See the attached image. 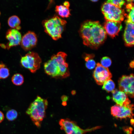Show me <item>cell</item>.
Instances as JSON below:
<instances>
[{"mask_svg": "<svg viewBox=\"0 0 134 134\" xmlns=\"http://www.w3.org/2000/svg\"><path fill=\"white\" fill-rule=\"evenodd\" d=\"M80 33L83 44L92 49H97L107 36L103 27L98 21H85L81 25Z\"/></svg>", "mask_w": 134, "mask_h": 134, "instance_id": "6da1fadb", "label": "cell"}, {"mask_svg": "<svg viewBox=\"0 0 134 134\" xmlns=\"http://www.w3.org/2000/svg\"><path fill=\"white\" fill-rule=\"evenodd\" d=\"M48 104L47 100L37 96L26 111V113L38 127H40L41 122L45 117Z\"/></svg>", "mask_w": 134, "mask_h": 134, "instance_id": "7a4b0ae2", "label": "cell"}, {"mask_svg": "<svg viewBox=\"0 0 134 134\" xmlns=\"http://www.w3.org/2000/svg\"><path fill=\"white\" fill-rule=\"evenodd\" d=\"M66 23V21L57 16H54L43 22L45 32L55 40L61 37Z\"/></svg>", "mask_w": 134, "mask_h": 134, "instance_id": "3957f363", "label": "cell"}, {"mask_svg": "<svg viewBox=\"0 0 134 134\" xmlns=\"http://www.w3.org/2000/svg\"><path fill=\"white\" fill-rule=\"evenodd\" d=\"M101 10L106 21L121 22L127 14L124 10L106 2L102 5Z\"/></svg>", "mask_w": 134, "mask_h": 134, "instance_id": "277c9868", "label": "cell"}, {"mask_svg": "<svg viewBox=\"0 0 134 134\" xmlns=\"http://www.w3.org/2000/svg\"><path fill=\"white\" fill-rule=\"evenodd\" d=\"M61 129L64 130L66 134H84L100 128L97 126L90 129H83L79 127L76 123L68 118L62 119L59 121Z\"/></svg>", "mask_w": 134, "mask_h": 134, "instance_id": "5b68a950", "label": "cell"}, {"mask_svg": "<svg viewBox=\"0 0 134 134\" xmlns=\"http://www.w3.org/2000/svg\"><path fill=\"white\" fill-rule=\"evenodd\" d=\"M20 62L24 67L29 69L32 73H34L39 68L41 60L37 53L29 52L21 58Z\"/></svg>", "mask_w": 134, "mask_h": 134, "instance_id": "8992f818", "label": "cell"}, {"mask_svg": "<svg viewBox=\"0 0 134 134\" xmlns=\"http://www.w3.org/2000/svg\"><path fill=\"white\" fill-rule=\"evenodd\" d=\"M134 74L129 75H123L120 77L118 81L120 90L125 93L127 96L131 98L134 97Z\"/></svg>", "mask_w": 134, "mask_h": 134, "instance_id": "52a82bcc", "label": "cell"}, {"mask_svg": "<svg viewBox=\"0 0 134 134\" xmlns=\"http://www.w3.org/2000/svg\"><path fill=\"white\" fill-rule=\"evenodd\" d=\"M134 109L133 104L122 106L116 104L111 107V115L116 118L121 119L128 118L132 119L134 116Z\"/></svg>", "mask_w": 134, "mask_h": 134, "instance_id": "ba28073f", "label": "cell"}, {"mask_svg": "<svg viewBox=\"0 0 134 134\" xmlns=\"http://www.w3.org/2000/svg\"><path fill=\"white\" fill-rule=\"evenodd\" d=\"M96 83L98 85H103L104 83L112 77V75L108 68L103 67L98 63L93 74Z\"/></svg>", "mask_w": 134, "mask_h": 134, "instance_id": "9c48e42d", "label": "cell"}, {"mask_svg": "<svg viewBox=\"0 0 134 134\" xmlns=\"http://www.w3.org/2000/svg\"><path fill=\"white\" fill-rule=\"evenodd\" d=\"M44 68L45 72L49 75L54 78H61L60 67L54 55L44 63Z\"/></svg>", "mask_w": 134, "mask_h": 134, "instance_id": "30bf717a", "label": "cell"}, {"mask_svg": "<svg viewBox=\"0 0 134 134\" xmlns=\"http://www.w3.org/2000/svg\"><path fill=\"white\" fill-rule=\"evenodd\" d=\"M37 38L35 33L29 31L22 37L20 43L22 47L25 51L31 50L36 45Z\"/></svg>", "mask_w": 134, "mask_h": 134, "instance_id": "8fae6325", "label": "cell"}, {"mask_svg": "<svg viewBox=\"0 0 134 134\" xmlns=\"http://www.w3.org/2000/svg\"><path fill=\"white\" fill-rule=\"evenodd\" d=\"M6 38L9 40L6 44L8 49L11 47L19 44L22 39L21 34L19 31L15 29H10L7 31Z\"/></svg>", "mask_w": 134, "mask_h": 134, "instance_id": "7c38bea8", "label": "cell"}, {"mask_svg": "<svg viewBox=\"0 0 134 134\" xmlns=\"http://www.w3.org/2000/svg\"><path fill=\"white\" fill-rule=\"evenodd\" d=\"M55 55L60 67L61 78H65L68 77L70 73L68 64L66 62L67 54L64 52H60Z\"/></svg>", "mask_w": 134, "mask_h": 134, "instance_id": "4fadbf2b", "label": "cell"}, {"mask_svg": "<svg viewBox=\"0 0 134 134\" xmlns=\"http://www.w3.org/2000/svg\"><path fill=\"white\" fill-rule=\"evenodd\" d=\"M106 33L113 38L118 35L122 30V26L121 22L106 21L103 27Z\"/></svg>", "mask_w": 134, "mask_h": 134, "instance_id": "5bb4252c", "label": "cell"}, {"mask_svg": "<svg viewBox=\"0 0 134 134\" xmlns=\"http://www.w3.org/2000/svg\"><path fill=\"white\" fill-rule=\"evenodd\" d=\"M126 26L124 34L125 44L126 46L132 47L134 45V23L126 20Z\"/></svg>", "mask_w": 134, "mask_h": 134, "instance_id": "9a60e30c", "label": "cell"}, {"mask_svg": "<svg viewBox=\"0 0 134 134\" xmlns=\"http://www.w3.org/2000/svg\"><path fill=\"white\" fill-rule=\"evenodd\" d=\"M113 100L116 105L126 106L131 104V101L126 94L123 91L115 89L112 92Z\"/></svg>", "mask_w": 134, "mask_h": 134, "instance_id": "2e32d148", "label": "cell"}, {"mask_svg": "<svg viewBox=\"0 0 134 134\" xmlns=\"http://www.w3.org/2000/svg\"><path fill=\"white\" fill-rule=\"evenodd\" d=\"M86 62L85 65L86 67L89 69H93L95 67L96 63L93 59L95 55L93 54H85L83 56Z\"/></svg>", "mask_w": 134, "mask_h": 134, "instance_id": "e0dca14e", "label": "cell"}, {"mask_svg": "<svg viewBox=\"0 0 134 134\" xmlns=\"http://www.w3.org/2000/svg\"><path fill=\"white\" fill-rule=\"evenodd\" d=\"M69 7L64 5H57L55 7V11L61 17L67 18L70 15Z\"/></svg>", "mask_w": 134, "mask_h": 134, "instance_id": "ac0fdd59", "label": "cell"}, {"mask_svg": "<svg viewBox=\"0 0 134 134\" xmlns=\"http://www.w3.org/2000/svg\"><path fill=\"white\" fill-rule=\"evenodd\" d=\"M20 22V19L16 15L11 16L8 20V23L9 26L11 28H15L18 30L21 28L19 26Z\"/></svg>", "mask_w": 134, "mask_h": 134, "instance_id": "d6986e66", "label": "cell"}, {"mask_svg": "<svg viewBox=\"0 0 134 134\" xmlns=\"http://www.w3.org/2000/svg\"><path fill=\"white\" fill-rule=\"evenodd\" d=\"M103 85L102 89L107 92H112L115 90V84L114 82L110 79L106 81Z\"/></svg>", "mask_w": 134, "mask_h": 134, "instance_id": "ffe728a7", "label": "cell"}, {"mask_svg": "<svg viewBox=\"0 0 134 134\" xmlns=\"http://www.w3.org/2000/svg\"><path fill=\"white\" fill-rule=\"evenodd\" d=\"M12 81L14 85L20 86L22 85L24 82V78L23 75L20 73L14 74L11 78Z\"/></svg>", "mask_w": 134, "mask_h": 134, "instance_id": "44dd1931", "label": "cell"}, {"mask_svg": "<svg viewBox=\"0 0 134 134\" xmlns=\"http://www.w3.org/2000/svg\"><path fill=\"white\" fill-rule=\"evenodd\" d=\"M9 69L3 63H0V79H4L9 75Z\"/></svg>", "mask_w": 134, "mask_h": 134, "instance_id": "7402d4cb", "label": "cell"}, {"mask_svg": "<svg viewBox=\"0 0 134 134\" xmlns=\"http://www.w3.org/2000/svg\"><path fill=\"white\" fill-rule=\"evenodd\" d=\"M126 8L129 14L128 15L127 14L125 17L127 18V20L134 23V5L131 4H128L126 6Z\"/></svg>", "mask_w": 134, "mask_h": 134, "instance_id": "603a6c76", "label": "cell"}, {"mask_svg": "<svg viewBox=\"0 0 134 134\" xmlns=\"http://www.w3.org/2000/svg\"><path fill=\"white\" fill-rule=\"evenodd\" d=\"M18 115V113L16 110L11 109L9 110L7 112L6 117L8 120L12 121L16 119Z\"/></svg>", "mask_w": 134, "mask_h": 134, "instance_id": "cb8c5ba5", "label": "cell"}, {"mask_svg": "<svg viewBox=\"0 0 134 134\" xmlns=\"http://www.w3.org/2000/svg\"><path fill=\"white\" fill-rule=\"evenodd\" d=\"M101 65L103 67L107 68L112 64V61L109 57L105 56L103 57L101 60Z\"/></svg>", "mask_w": 134, "mask_h": 134, "instance_id": "d4e9b609", "label": "cell"}, {"mask_svg": "<svg viewBox=\"0 0 134 134\" xmlns=\"http://www.w3.org/2000/svg\"><path fill=\"white\" fill-rule=\"evenodd\" d=\"M106 2L111 4L120 8H121L123 5L125 3V1L122 0H107Z\"/></svg>", "mask_w": 134, "mask_h": 134, "instance_id": "484cf974", "label": "cell"}, {"mask_svg": "<svg viewBox=\"0 0 134 134\" xmlns=\"http://www.w3.org/2000/svg\"><path fill=\"white\" fill-rule=\"evenodd\" d=\"M61 99L62 102H67L68 99V98L66 95H63L61 97Z\"/></svg>", "mask_w": 134, "mask_h": 134, "instance_id": "4316f807", "label": "cell"}, {"mask_svg": "<svg viewBox=\"0 0 134 134\" xmlns=\"http://www.w3.org/2000/svg\"><path fill=\"white\" fill-rule=\"evenodd\" d=\"M4 118V116L3 113L0 111V123L1 122Z\"/></svg>", "mask_w": 134, "mask_h": 134, "instance_id": "83f0119b", "label": "cell"}, {"mask_svg": "<svg viewBox=\"0 0 134 134\" xmlns=\"http://www.w3.org/2000/svg\"><path fill=\"white\" fill-rule=\"evenodd\" d=\"M63 5L67 7H69L70 6V4L68 1H66L64 3Z\"/></svg>", "mask_w": 134, "mask_h": 134, "instance_id": "f1b7e54d", "label": "cell"}, {"mask_svg": "<svg viewBox=\"0 0 134 134\" xmlns=\"http://www.w3.org/2000/svg\"><path fill=\"white\" fill-rule=\"evenodd\" d=\"M130 66L131 67L133 68L134 67V60L131 62L130 64Z\"/></svg>", "mask_w": 134, "mask_h": 134, "instance_id": "f546056e", "label": "cell"}, {"mask_svg": "<svg viewBox=\"0 0 134 134\" xmlns=\"http://www.w3.org/2000/svg\"><path fill=\"white\" fill-rule=\"evenodd\" d=\"M71 93L72 95H74L76 94V92L74 90H72L71 92Z\"/></svg>", "mask_w": 134, "mask_h": 134, "instance_id": "4dcf8cb0", "label": "cell"}, {"mask_svg": "<svg viewBox=\"0 0 134 134\" xmlns=\"http://www.w3.org/2000/svg\"><path fill=\"white\" fill-rule=\"evenodd\" d=\"M62 104L64 106H66L67 105V102H62Z\"/></svg>", "mask_w": 134, "mask_h": 134, "instance_id": "1f68e13d", "label": "cell"}, {"mask_svg": "<svg viewBox=\"0 0 134 134\" xmlns=\"http://www.w3.org/2000/svg\"><path fill=\"white\" fill-rule=\"evenodd\" d=\"M91 1L93 2H96L98 1V0H91Z\"/></svg>", "mask_w": 134, "mask_h": 134, "instance_id": "d6a6232c", "label": "cell"}, {"mask_svg": "<svg viewBox=\"0 0 134 134\" xmlns=\"http://www.w3.org/2000/svg\"><path fill=\"white\" fill-rule=\"evenodd\" d=\"M127 1L128 2H133V1H134V0H127Z\"/></svg>", "mask_w": 134, "mask_h": 134, "instance_id": "836d02e7", "label": "cell"}, {"mask_svg": "<svg viewBox=\"0 0 134 134\" xmlns=\"http://www.w3.org/2000/svg\"></svg>", "mask_w": 134, "mask_h": 134, "instance_id": "e575fe53", "label": "cell"}, {"mask_svg": "<svg viewBox=\"0 0 134 134\" xmlns=\"http://www.w3.org/2000/svg\"></svg>", "mask_w": 134, "mask_h": 134, "instance_id": "d590c367", "label": "cell"}]
</instances>
